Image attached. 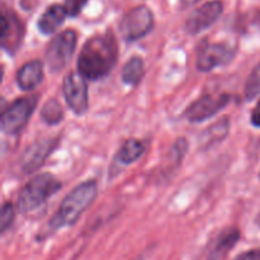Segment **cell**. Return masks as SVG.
I'll return each mask as SVG.
<instances>
[{"label":"cell","instance_id":"1","mask_svg":"<svg viewBox=\"0 0 260 260\" xmlns=\"http://www.w3.org/2000/svg\"><path fill=\"white\" fill-rule=\"evenodd\" d=\"M118 57V45L113 33L94 36L84 43L78 58V71L89 80H98L111 73Z\"/></svg>","mask_w":260,"mask_h":260},{"label":"cell","instance_id":"2","mask_svg":"<svg viewBox=\"0 0 260 260\" xmlns=\"http://www.w3.org/2000/svg\"><path fill=\"white\" fill-rule=\"evenodd\" d=\"M96 194H98V183L95 180H88L71 190V193L63 198L58 210L48 222L46 236L60 229L74 225L83 215L84 211L93 203Z\"/></svg>","mask_w":260,"mask_h":260},{"label":"cell","instance_id":"3","mask_svg":"<svg viewBox=\"0 0 260 260\" xmlns=\"http://www.w3.org/2000/svg\"><path fill=\"white\" fill-rule=\"evenodd\" d=\"M61 183L50 173L37 175L22 188L18 197V211L29 213L37 210L51 196L58 192Z\"/></svg>","mask_w":260,"mask_h":260},{"label":"cell","instance_id":"4","mask_svg":"<svg viewBox=\"0 0 260 260\" xmlns=\"http://www.w3.org/2000/svg\"><path fill=\"white\" fill-rule=\"evenodd\" d=\"M78 35L75 30L68 29L56 36L47 46L46 62L53 73H58L69 65L76 48Z\"/></svg>","mask_w":260,"mask_h":260},{"label":"cell","instance_id":"5","mask_svg":"<svg viewBox=\"0 0 260 260\" xmlns=\"http://www.w3.org/2000/svg\"><path fill=\"white\" fill-rule=\"evenodd\" d=\"M37 95L23 96L13 102L2 113V129L8 135H17L25 127L37 107Z\"/></svg>","mask_w":260,"mask_h":260},{"label":"cell","instance_id":"6","mask_svg":"<svg viewBox=\"0 0 260 260\" xmlns=\"http://www.w3.org/2000/svg\"><path fill=\"white\" fill-rule=\"evenodd\" d=\"M154 27V15L145 5H139L129 10L122 18L119 30L124 40L136 41L151 32Z\"/></svg>","mask_w":260,"mask_h":260},{"label":"cell","instance_id":"7","mask_svg":"<svg viewBox=\"0 0 260 260\" xmlns=\"http://www.w3.org/2000/svg\"><path fill=\"white\" fill-rule=\"evenodd\" d=\"M236 48L226 42L205 43L198 51L197 68L200 71H211L231 62Z\"/></svg>","mask_w":260,"mask_h":260},{"label":"cell","instance_id":"8","mask_svg":"<svg viewBox=\"0 0 260 260\" xmlns=\"http://www.w3.org/2000/svg\"><path fill=\"white\" fill-rule=\"evenodd\" d=\"M231 101L230 94H205L193 102L185 111L184 116L189 122H202L217 114Z\"/></svg>","mask_w":260,"mask_h":260},{"label":"cell","instance_id":"9","mask_svg":"<svg viewBox=\"0 0 260 260\" xmlns=\"http://www.w3.org/2000/svg\"><path fill=\"white\" fill-rule=\"evenodd\" d=\"M63 96L69 108L78 116L85 113L89 107L88 85L80 73H70L63 80Z\"/></svg>","mask_w":260,"mask_h":260},{"label":"cell","instance_id":"10","mask_svg":"<svg viewBox=\"0 0 260 260\" xmlns=\"http://www.w3.org/2000/svg\"><path fill=\"white\" fill-rule=\"evenodd\" d=\"M222 3L220 0L207 2L193 10L185 20V30L189 35H198L217 22L222 14Z\"/></svg>","mask_w":260,"mask_h":260},{"label":"cell","instance_id":"11","mask_svg":"<svg viewBox=\"0 0 260 260\" xmlns=\"http://www.w3.org/2000/svg\"><path fill=\"white\" fill-rule=\"evenodd\" d=\"M57 139H47L42 141H36L30 145L23 154L20 160V167L24 173H32L40 169L45 160L50 156L51 152L57 146Z\"/></svg>","mask_w":260,"mask_h":260},{"label":"cell","instance_id":"12","mask_svg":"<svg viewBox=\"0 0 260 260\" xmlns=\"http://www.w3.org/2000/svg\"><path fill=\"white\" fill-rule=\"evenodd\" d=\"M2 46L8 53H15L23 40V24L13 13H4L2 18Z\"/></svg>","mask_w":260,"mask_h":260},{"label":"cell","instance_id":"13","mask_svg":"<svg viewBox=\"0 0 260 260\" xmlns=\"http://www.w3.org/2000/svg\"><path fill=\"white\" fill-rule=\"evenodd\" d=\"M43 79V65L40 60L24 63L17 74V84L22 90H33Z\"/></svg>","mask_w":260,"mask_h":260},{"label":"cell","instance_id":"14","mask_svg":"<svg viewBox=\"0 0 260 260\" xmlns=\"http://www.w3.org/2000/svg\"><path fill=\"white\" fill-rule=\"evenodd\" d=\"M66 15L68 13H66L65 7H61L58 4L51 5L38 19V30L45 36L52 35L60 25L63 24Z\"/></svg>","mask_w":260,"mask_h":260},{"label":"cell","instance_id":"15","mask_svg":"<svg viewBox=\"0 0 260 260\" xmlns=\"http://www.w3.org/2000/svg\"><path fill=\"white\" fill-rule=\"evenodd\" d=\"M239 238H240V233H239L238 229H228V230L223 231L218 239L216 240L215 246H213V250L211 253L210 260H221L225 258L226 254L231 250V249L235 246V244L238 243Z\"/></svg>","mask_w":260,"mask_h":260},{"label":"cell","instance_id":"16","mask_svg":"<svg viewBox=\"0 0 260 260\" xmlns=\"http://www.w3.org/2000/svg\"><path fill=\"white\" fill-rule=\"evenodd\" d=\"M229 132V118L220 119L218 122H216L215 124H212L211 127H208L207 131L202 135L201 137V147L203 149H207L211 147L212 145H216L217 142H221L226 137Z\"/></svg>","mask_w":260,"mask_h":260},{"label":"cell","instance_id":"17","mask_svg":"<svg viewBox=\"0 0 260 260\" xmlns=\"http://www.w3.org/2000/svg\"><path fill=\"white\" fill-rule=\"evenodd\" d=\"M145 151V146L141 141L135 139H129L127 141H124V144L122 145L121 149L118 150L116 155V160L119 161L121 164L128 165L132 164L134 161H136Z\"/></svg>","mask_w":260,"mask_h":260},{"label":"cell","instance_id":"18","mask_svg":"<svg viewBox=\"0 0 260 260\" xmlns=\"http://www.w3.org/2000/svg\"><path fill=\"white\" fill-rule=\"evenodd\" d=\"M145 74L144 60L140 57H132L124 63L122 69V80L127 85H137Z\"/></svg>","mask_w":260,"mask_h":260},{"label":"cell","instance_id":"19","mask_svg":"<svg viewBox=\"0 0 260 260\" xmlns=\"http://www.w3.org/2000/svg\"><path fill=\"white\" fill-rule=\"evenodd\" d=\"M41 118L50 126L60 123L63 118V109L61 104L56 99H50L46 102L41 109Z\"/></svg>","mask_w":260,"mask_h":260},{"label":"cell","instance_id":"20","mask_svg":"<svg viewBox=\"0 0 260 260\" xmlns=\"http://www.w3.org/2000/svg\"><path fill=\"white\" fill-rule=\"evenodd\" d=\"M260 94V62L254 68L245 84L246 101H253Z\"/></svg>","mask_w":260,"mask_h":260},{"label":"cell","instance_id":"21","mask_svg":"<svg viewBox=\"0 0 260 260\" xmlns=\"http://www.w3.org/2000/svg\"><path fill=\"white\" fill-rule=\"evenodd\" d=\"M14 217V206L10 202H5L2 207V213H0V230H2V233H5L12 226Z\"/></svg>","mask_w":260,"mask_h":260},{"label":"cell","instance_id":"22","mask_svg":"<svg viewBox=\"0 0 260 260\" xmlns=\"http://www.w3.org/2000/svg\"><path fill=\"white\" fill-rule=\"evenodd\" d=\"M88 0H65V10L69 17H78L86 5Z\"/></svg>","mask_w":260,"mask_h":260},{"label":"cell","instance_id":"23","mask_svg":"<svg viewBox=\"0 0 260 260\" xmlns=\"http://www.w3.org/2000/svg\"><path fill=\"white\" fill-rule=\"evenodd\" d=\"M235 260H260V250H249L236 256Z\"/></svg>","mask_w":260,"mask_h":260},{"label":"cell","instance_id":"24","mask_svg":"<svg viewBox=\"0 0 260 260\" xmlns=\"http://www.w3.org/2000/svg\"><path fill=\"white\" fill-rule=\"evenodd\" d=\"M251 124L255 127L260 128V101L258 102V104L255 106L254 111L251 112Z\"/></svg>","mask_w":260,"mask_h":260},{"label":"cell","instance_id":"25","mask_svg":"<svg viewBox=\"0 0 260 260\" xmlns=\"http://www.w3.org/2000/svg\"><path fill=\"white\" fill-rule=\"evenodd\" d=\"M184 2L187 3V4H194V3L200 2V0H184Z\"/></svg>","mask_w":260,"mask_h":260},{"label":"cell","instance_id":"26","mask_svg":"<svg viewBox=\"0 0 260 260\" xmlns=\"http://www.w3.org/2000/svg\"><path fill=\"white\" fill-rule=\"evenodd\" d=\"M256 223H258V226L260 228V215L258 216V218H256Z\"/></svg>","mask_w":260,"mask_h":260}]
</instances>
